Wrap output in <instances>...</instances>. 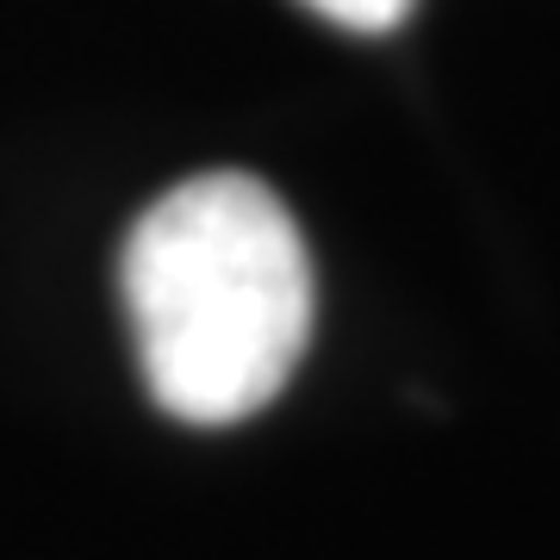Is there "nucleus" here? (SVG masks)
Masks as SVG:
<instances>
[{"label":"nucleus","instance_id":"f03ea898","mask_svg":"<svg viewBox=\"0 0 560 560\" xmlns=\"http://www.w3.org/2000/svg\"><path fill=\"white\" fill-rule=\"evenodd\" d=\"M300 7H312L318 20L342 25V32H368V38H381V32H399V25L411 20L418 0H300Z\"/></svg>","mask_w":560,"mask_h":560},{"label":"nucleus","instance_id":"f257e3e1","mask_svg":"<svg viewBox=\"0 0 560 560\" xmlns=\"http://www.w3.org/2000/svg\"><path fill=\"white\" fill-rule=\"evenodd\" d=\"M143 386L180 423H243L312 342V256L256 175L219 168L150 200L119 256Z\"/></svg>","mask_w":560,"mask_h":560}]
</instances>
